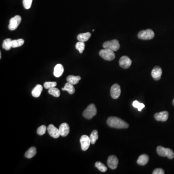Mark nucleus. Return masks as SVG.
I'll list each match as a JSON object with an SVG mask.
<instances>
[{
    "mask_svg": "<svg viewBox=\"0 0 174 174\" xmlns=\"http://www.w3.org/2000/svg\"><path fill=\"white\" fill-rule=\"evenodd\" d=\"M107 123L110 127L116 129L127 128L129 127V124L125 121L116 117H109Z\"/></svg>",
    "mask_w": 174,
    "mask_h": 174,
    "instance_id": "1",
    "label": "nucleus"
},
{
    "mask_svg": "<svg viewBox=\"0 0 174 174\" xmlns=\"http://www.w3.org/2000/svg\"><path fill=\"white\" fill-rule=\"evenodd\" d=\"M157 152L159 155L162 157H168L170 159L174 158V152L170 149L165 148L162 146L157 147Z\"/></svg>",
    "mask_w": 174,
    "mask_h": 174,
    "instance_id": "2",
    "label": "nucleus"
},
{
    "mask_svg": "<svg viewBox=\"0 0 174 174\" xmlns=\"http://www.w3.org/2000/svg\"><path fill=\"white\" fill-rule=\"evenodd\" d=\"M97 109L95 105L94 104H91L83 112V115L86 119H92L94 116L96 115Z\"/></svg>",
    "mask_w": 174,
    "mask_h": 174,
    "instance_id": "3",
    "label": "nucleus"
},
{
    "mask_svg": "<svg viewBox=\"0 0 174 174\" xmlns=\"http://www.w3.org/2000/svg\"><path fill=\"white\" fill-rule=\"evenodd\" d=\"M99 55L104 60L111 61L115 58V54L112 50L109 49H104L100 50Z\"/></svg>",
    "mask_w": 174,
    "mask_h": 174,
    "instance_id": "4",
    "label": "nucleus"
},
{
    "mask_svg": "<svg viewBox=\"0 0 174 174\" xmlns=\"http://www.w3.org/2000/svg\"><path fill=\"white\" fill-rule=\"evenodd\" d=\"M103 46L104 49H109L113 51H117L120 48L119 41L116 39L105 42L103 45Z\"/></svg>",
    "mask_w": 174,
    "mask_h": 174,
    "instance_id": "5",
    "label": "nucleus"
},
{
    "mask_svg": "<svg viewBox=\"0 0 174 174\" xmlns=\"http://www.w3.org/2000/svg\"><path fill=\"white\" fill-rule=\"evenodd\" d=\"M154 32L152 30H143L138 33V37L142 40H151L154 37Z\"/></svg>",
    "mask_w": 174,
    "mask_h": 174,
    "instance_id": "6",
    "label": "nucleus"
},
{
    "mask_svg": "<svg viewBox=\"0 0 174 174\" xmlns=\"http://www.w3.org/2000/svg\"><path fill=\"white\" fill-rule=\"evenodd\" d=\"M21 21V18L20 16L17 15L15 16L13 18H11L9 21V24L8 26V28L11 31H14L16 30L19 24H20Z\"/></svg>",
    "mask_w": 174,
    "mask_h": 174,
    "instance_id": "7",
    "label": "nucleus"
},
{
    "mask_svg": "<svg viewBox=\"0 0 174 174\" xmlns=\"http://www.w3.org/2000/svg\"><path fill=\"white\" fill-rule=\"evenodd\" d=\"M80 142L81 149L83 151H86L88 150L91 143L90 137L86 135H82L80 138Z\"/></svg>",
    "mask_w": 174,
    "mask_h": 174,
    "instance_id": "8",
    "label": "nucleus"
},
{
    "mask_svg": "<svg viewBox=\"0 0 174 174\" xmlns=\"http://www.w3.org/2000/svg\"><path fill=\"white\" fill-rule=\"evenodd\" d=\"M132 60L126 56H123L121 57L119 61L120 66L123 69H127L132 64Z\"/></svg>",
    "mask_w": 174,
    "mask_h": 174,
    "instance_id": "9",
    "label": "nucleus"
},
{
    "mask_svg": "<svg viewBox=\"0 0 174 174\" xmlns=\"http://www.w3.org/2000/svg\"><path fill=\"white\" fill-rule=\"evenodd\" d=\"M121 93L120 86L118 84H115L112 86L110 90V94L112 98L114 99H118L120 97Z\"/></svg>",
    "mask_w": 174,
    "mask_h": 174,
    "instance_id": "10",
    "label": "nucleus"
},
{
    "mask_svg": "<svg viewBox=\"0 0 174 174\" xmlns=\"http://www.w3.org/2000/svg\"><path fill=\"white\" fill-rule=\"evenodd\" d=\"M119 160L116 156L111 155L109 157L108 160V165L109 168L112 169H115L118 167Z\"/></svg>",
    "mask_w": 174,
    "mask_h": 174,
    "instance_id": "11",
    "label": "nucleus"
},
{
    "mask_svg": "<svg viewBox=\"0 0 174 174\" xmlns=\"http://www.w3.org/2000/svg\"><path fill=\"white\" fill-rule=\"evenodd\" d=\"M47 130L49 135L52 138H58L60 137V134L59 129L55 127L53 124H50L48 126Z\"/></svg>",
    "mask_w": 174,
    "mask_h": 174,
    "instance_id": "12",
    "label": "nucleus"
},
{
    "mask_svg": "<svg viewBox=\"0 0 174 174\" xmlns=\"http://www.w3.org/2000/svg\"><path fill=\"white\" fill-rule=\"evenodd\" d=\"M59 130L60 135H61L62 137H66L70 132V127L67 123H63L60 126Z\"/></svg>",
    "mask_w": 174,
    "mask_h": 174,
    "instance_id": "13",
    "label": "nucleus"
},
{
    "mask_svg": "<svg viewBox=\"0 0 174 174\" xmlns=\"http://www.w3.org/2000/svg\"><path fill=\"white\" fill-rule=\"evenodd\" d=\"M168 112L165 111L155 113L154 115V118L156 120L161 121H166L168 120Z\"/></svg>",
    "mask_w": 174,
    "mask_h": 174,
    "instance_id": "14",
    "label": "nucleus"
},
{
    "mask_svg": "<svg viewBox=\"0 0 174 174\" xmlns=\"http://www.w3.org/2000/svg\"><path fill=\"white\" fill-rule=\"evenodd\" d=\"M162 74V70L159 66H155L151 72L152 78L155 80H159L161 78Z\"/></svg>",
    "mask_w": 174,
    "mask_h": 174,
    "instance_id": "15",
    "label": "nucleus"
},
{
    "mask_svg": "<svg viewBox=\"0 0 174 174\" xmlns=\"http://www.w3.org/2000/svg\"><path fill=\"white\" fill-rule=\"evenodd\" d=\"M64 72V68L61 64H57L54 69V75L56 78H59Z\"/></svg>",
    "mask_w": 174,
    "mask_h": 174,
    "instance_id": "16",
    "label": "nucleus"
},
{
    "mask_svg": "<svg viewBox=\"0 0 174 174\" xmlns=\"http://www.w3.org/2000/svg\"><path fill=\"white\" fill-rule=\"evenodd\" d=\"M149 161V157L146 154H142L139 157L137 163L140 165H145L147 164Z\"/></svg>",
    "mask_w": 174,
    "mask_h": 174,
    "instance_id": "17",
    "label": "nucleus"
},
{
    "mask_svg": "<svg viewBox=\"0 0 174 174\" xmlns=\"http://www.w3.org/2000/svg\"><path fill=\"white\" fill-rule=\"evenodd\" d=\"M43 91V87L41 85L38 84L35 87V88L32 90V94L34 97H39L41 95V92Z\"/></svg>",
    "mask_w": 174,
    "mask_h": 174,
    "instance_id": "18",
    "label": "nucleus"
},
{
    "mask_svg": "<svg viewBox=\"0 0 174 174\" xmlns=\"http://www.w3.org/2000/svg\"><path fill=\"white\" fill-rule=\"evenodd\" d=\"M80 79H81V77L80 76L70 75L68 76L66 80L68 82H69L72 84L75 85L79 83Z\"/></svg>",
    "mask_w": 174,
    "mask_h": 174,
    "instance_id": "19",
    "label": "nucleus"
},
{
    "mask_svg": "<svg viewBox=\"0 0 174 174\" xmlns=\"http://www.w3.org/2000/svg\"><path fill=\"white\" fill-rule=\"evenodd\" d=\"M91 36V33L87 32L86 33H80L77 36V39L79 41L81 42H86L88 41L89 38Z\"/></svg>",
    "mask_w": 174,
    "mask_h": 174,
    "instance_id": "20",
    "label": "nucleus"
},
{
    "mask_svg": "<svg viewBox=\"0 0 174 174\" xmlns=\"http://www.w3.org/2000/svg\"><path fill=\"white\" fill-rule=\"evenodd\" d=\"M62 91H66L70 94H73L75 92V89L73 85L72 84L69 82L66 83L64 87L62 88Z\"/></svg>",
    "mask_w": 174,
    "mask_h": 174,
    "instance_id": "21",
    "label": "nucleus"
},
{
    "mask_svg": "<svg viewBox=\"0 0 174 174\" xmlns=\"http://www.w3.org/2000/svg\"><path fill=\"white\" fill-rule=\"evenodd\" d=\"M36 153V149L34 146H32L26 151L25 154V156L27 158L31 159L35 156Z\"/></svg>",
    "mask_w": 174,
    "mask_h": 174,
    "instance_id": "22",
    "label": "nucleus"
},
{
    "mask_svg": "<svg viewBox=\"0 0 174 174\" xmlns=\"http://www.w3.org/2000/svg\"><path fill=\"white\" fill-rule=\"evenodd\" d=\"M12 40L10 38L5 39L2 43V48L6 50H10L12 48Z\"/></svg>",
    "mask_w": 174,
    "mask_h": 174,
    "instance_id": "23",
    "label": "nucleus"
},
{
    "mask_svg": "<svg viewBox=\"0 0 174 174\" xmlns=\"http://www.w3.org/2000/svg\"><path fill=\"white\" fill-rule=\"evenodd\" d=\"M24 43L23 39H19L18 40H12V48H16L21 47Z\"/></svg>",
    "mask_w": 174,
    "mask_h": 174,
    "instance_id": "24",
    "label": "nucleus"
},
{
    "mask_svg": "<svg viewBox=\"0 0 174 174\" xmlns=\"http://www.w3.org/2000/svg\"><path fill=\"white\" fill-rule=\"evenodd\" d=\"M90 140L92 144H94L96 143L97 140L98 139V133L96 130L92 131L90 136Z\"/></svg>",
    "mask_w": 174,
    "mask_h": 174,
    "instance_id": "25",
    "label": "nucleus"
},
{
    "mask_svg": "<svg viewBox=\"0 0 174 174\" xmlns=\"http://www.w3.org/2000/svg\"><path fill=\"white\" fill-rule=\"evenodd\" d=\"M48 92H49V94L54 96L55 97H58L61 95V92H60V90L57 88H55V87H53L51 89H49Z\"/></svg>",
    "mask_w": 174,
    "mask_h": 174,
    "instance_id": "26",
    "label": "nucleus"
},
{
    "mask_svg": "<svg viewBox=\"0 0 174 174\" xmlns=\"http://www.w3.org/2000/svg\"><path fill=\"white\" fill-rule=\"evenodd\" d=\"M85 47V44L84 42H81V41H79V42L77 43L75 45V48L77 50H79V52L80 53H82L83 51L84 50Z\"/></svg>",
    "mask_w": 174,
    "mask_h": 174,
    "instance_id": "27",
    "label": "nucleus"
},
{
    "mask_svg": "<svg viewBox=\"0 0 174 174\" xmlns=\"http://www.w3.org/2000/svg\"><path fill=\"white\" fill-rule=\"evenodd\" d=\"M95 166L100 171L102 172H106L107 171V169H108L105 165L100 162H97L95 163Z\"/></svg>",
    "mask_w": 174,
    "mask_h": 174,
    "instance_id": "28",
    "label": "nucleus"
},
{
    "mask_svg": "<svg viewBox=\"0 0 174 174\" xmlns=\"http://www.w3.org/2000/svg\"><path fill=\"white\" fill-rule=\"evenodd\" d=\"M133 105L134 108H138V110L141 111L143 108H145V104L142 103H140L138 101H134L133 103Z\"/></svg>",
    "mask_w": 174,
    "mask_h": 174,
    "instance_id": "29",
    "label": "nucleus"
},
{
    "mask_svg": "<svg viewBox=\"0 0 174 174\" xmlns=\"http://www.w3.org/2000/svg\"><path fill=\"white\" fill-rule=\"evenodd\" d=\"M56 82H46L44 84V86L46 89H50L53 87H55L57 86Z\"/></svg>",
    "mask_w": 174,
    "mask_h": 174,
    "instance_id": "30",
    "label": "nucleus"
},
{
    "mask_svg": "<svg viewBox=\"0 0 174 174\" xmlns=\"http://www.w3.org/2000/svg\"><path fill=\"white\" fill-rule=\"evenodd\" d=\"M46 130H47V127L43 125L38 128L37 133L39 135H42L46 133Z\"/></svg>",
    "mask_w": 174,
    "mask_h": 174,
    "instance_id": "31",
    "label": "nucleus"
},
{
    "mask_svg": "<svg viewBox=\"0 0 174 174\" xmlns=\"http://www.w3.org/2000/svg\"><path fill=\"white\" fill-rule=\"evenodd\" d=\"M32 2V0H23V4L24 8L26 9H30L31 7Z\"/></svg>",
    "mask_w": 174,
    "mask_h": 174,
    "instance_id": "32",
    "label": "nucleus"
},
{
    "mask_svg": "<svg viewBox=\"0 0 174 174\" xmlns=\"http://www.w3.org/2000/svg\"><path fill=\"white\" fill-rule=\"evenodd\" d=\"M153 174H164V171L162 168H156L153 171Z\"/></svg>",
    "mask_w": 174,
    "mask_h": 174,
    "instance_id": "33",
    "label": "nucleus"
},
{
    "mask_svg": "<svg viewBox=\"0 0 174 174\" xmlns=\"http://www.w3.org/2000/svg\"><path fill=\"white\" fill-rule=\"evenodd\" d=\"M173 105H174V100H173Z\"/></svg>",
    "mask_w": 174,
    "mask_h": 174,
    "instance_id": "34",
    "label": "nucleus"
}]
</instances>
